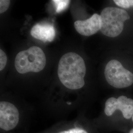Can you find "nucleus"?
Listing matches in <instances>:
<instances>
[{
    "label": "nucleus",
    "instance_id": "1",
    "mask_svg": "<svg viewBox=\"0 0 133 133\" xmlns=\"http://www.w3.org/2000/svg\"><path fill=\"white\" fill-rule=\"evenodd\" d=\"M86 66L83 58L75 52L67 53L61 58L58 76L62 84L71 90L81 89L85 84Z\"/></svg>",
    "mask_w": 133,
    "mask_h": 133
},
{
    "label": "nucleus",
    "instance_id": "2",
    "mask_svg": "<svg viewBox=\"0 0 133 133\" xmlns=\"http://www.w3.org/2000/svg\"><path fill=\"white\" fill-rule=\"evenodd\" d=\"M15 67L20 74L38 72L46 64V57L41 48L33 46L18 53L15 59Z\"/></svg>",
    "mask_w": 133,
    "mask_h": 133
},
{
    "label": "nucleus",
    "instance_id": "3",
    "mask_svg": "<svg viewBox=\"0 0 133 133\" xmlns=\"http://www.w3.org/2000/svg\"><path fill=\"white\" fill-rule=\"evenodd\" d=\"M101 31L104 35L115 38L122 32L124 22L130 19L127 12L115 7H107L101 14Z\"/></svg>",
    "mask_w": 133,
    "mask_h": 133
},
{
    "label": "nucleus",
    "instance_id": "4",
    "mask_svg": "<svg viewBox=\"0 0 133 133\" xmlns=\"http://www.w3.org/2000/svg\"><path fill=\"white\" fill-rule=\"evenodd\" d=\"M105 78L109 85L117 89L127 88L133 83V74L125 69L120 62L112 60L105 69Z\"/></svg>",
    "mask_w": 133,
    "mask_h": 133
},
{
    "label": "nucleus",
    "instance_id": "5",
    "mask_svg": "<svg viewBox=\"0 0 133 133\" xmlns=\"http://www.w3.org/2000/svg\"><path fill=\"white\" fill-rule=\"evenodd\" d=\"M119 111L123 115L127 123L131 122L133 115V100L125 96H120L117 98L110 97L105 103L104 112L107 116H111Z\"/></svg>",
    "mask_w": 133,
    "mask_h": 133
},
{
    "label": "nucleus",
    "instance_id": "6",
    "mask_svg": "<svg viewBox=\"0 0 133 133\" xmlns=\"http://www.w3.org/2000/svg\"><path fill=\"white\" fill-rule=\"evenodd\" d=\"M19 122V112L12 104L5 101L0 103V127L5 131L14 129Z\"/></svg>",
    "mask_w": 133,
    "mask_h": 133
},
{
    "label": "nucleus",
    "instance_id": "7",
    "mask_svg": "<svg viewBox=\"0 0 133 133\" xmlns=\"http://www.w3.org/2000/svg\"><path fill=\"white\" fill-rule=\"evenodd\" d=\"M101 24L100 15L95 14L88 19L76 21L74 26L76 31L81 35L90 36L101 30Z\"/></svg>",
    "mask_w": 133,
    "mask_h": 133
},
{
    "label": "nucleus",
    "instance_id": "8",
    "mask_svg": "<svg viewBox=\"0 0 133 133\" xmlns=\"http://www.w3.org/2000/svg\"><path fill=\"white\" fill-rule=\"evenodd\" d=\"M30 33L33 38L43 42H51L56 35L54 26L48 23L36 24L32 27Z\"/></svg>",
    "mask_w": 133,
    "mask_h": 133
},
{
    "label": "nucleus",
    "instance_id": "9",
    "mask_svg": "<svg viewBox=\"0 0 133 133\" xmlns=\"http://www.w3.org/2000/svg\"><path fill=\"white\" fill-rule=\"evenodd\" d=\"M52 2L55 6L56 12L60 13L66 9L71 1L66 0H53Z\"/></svg>",
    "mask_w": 133,
    "mask_h": 133
},
{
    "label": "nucleus",
    "instance_id": "10",
    "mask_svg": "<svg viewBox=\"0 0 133 133\" xmlns=\"http://www.w3.org/2000/svg\"><path fill=\"white\" fill-rule=\"evenodd\" d=\"M114 2L117 5L124 9L133 7V0H114Z\"/></svg>",
    "mask_w": 133,
    "mask_h": 133
},
{
    "label": "nucleus",
    "instance_id": "11",
    "mask_svg": "<svg viewBox=\"0 0 133 133\" xmlns=\"http://www.w3.org/2000/svg\"><path fill=\"white\" fill-rule=\"evenodd\" d=\"M7 62V57L4 51L0 50V71L4 70Z\"/></svg>",
    "mask_w": 133,
    "mask_h": 133
},
{
    "label": "nucleus",
    "instance_id": "12",
    "mask_svg": "<svg viewBox=\"0 0 133 133\" xmlns=\"http://www.w3.org/2000/svg\"><path fill=\"white\" fill-rule=\"evenodd\" d=\"M10 1L1 0L0 1V14H3L9 8Z\"/></svg>",
    "mask_w": 133,
    "mask_h": 133
},
{
    "label": "nucleus",
    "instance_id": "13",
    "mask_svg": "<svg viewBox=\"0 0 133 133\" xmlns=\"http://www.w3.org/2000/svg\"><path fill=\"white\" fill-rule=\"evenodd\" d=\"M59 133H88L86 130L81 128H74L64 131Z\"/></svg>",
    "mask_w": 133,
    "mask_h": 133
},
{
    "label": "nucleus",
    "instance_id": "14",
    "mask_svg": "<svg viewBox=\"0 0 133 133\" xmlns=\"http://www.w3.org/2000/svg\"><path fill=\"white\" fill-rule=\"evenodd\" d=\"M127 133H133V126L129 128L127 131Z\"/></svg>",
    "mask_w": 133,
    "mask_h": 133
}]
</instances>
